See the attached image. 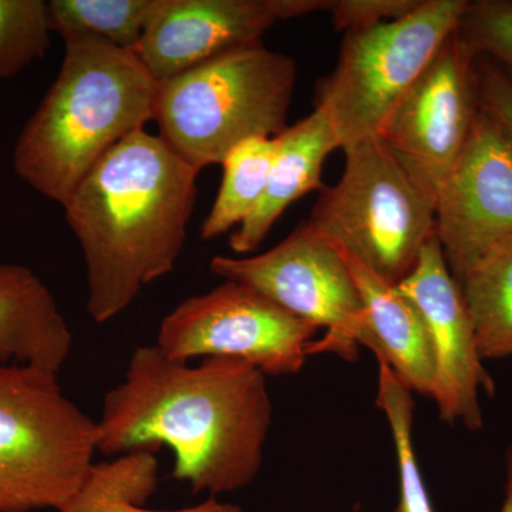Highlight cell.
I'll use <instances>...</instances> for the list:
<instances>
[{"label":"cell","instance_id":"6da1fadb","mask_svg":"<svg viewBox=\"0 0 512 512\" xmlns=\"http://www.w3.org/2000/svg\"><path fill=\"white\" fill-rule=\"evenodd\" d=\"M272 410L266 376L244 360L204 357L191 366L140 346L104 396L97 451L117 457L167 446L175 480L211 497L232 493L261 470Z\"/></svg>","mask_w":512,"mask_h":512},{"label":"cell","instance_id":"7a4b0ae2","mask_svg":"<svg viewBox=\"0 0 512 512\" xmlns=\"http://www.w3.org/2000/svg\"><path fill=\"white\" fill-rule=\"evenodd\" d=\"M195 170L146 130L113 148L63 205L86 264L87 312L106 323L170 274L197 202Z\"/></svg>","mask_w":512,"mask_h":512},{"label":"cell","instance_id":"3957f363","mask_svg":"<svg viewBox=\"0 0 512 512\" xmlns=\"http://www.w3.org/2000/svg\"><path fill=\"white\" fill-rule=\"evenodd\" d=\"M63 42L60 72L13 151L19 177L62 207L114 147L154 121L158 92L136 53L90 37Z\"/></svg>","mask_w":512,"mask_h":512},{"label":"cell","instance_id":"277c9868","mask_svg":"<svg viewBox=\"0 0 512 512\" xmlns=\"http://www.w3.org/2000/svg\"><path fill=\"white\" fill-rule=\"evenodd\" d=\"M296 79L295 60L262 42L214 57L158 82V136L197 171L222 164L249 138L284 133Z\"/></svg>","mask_w":512,"mask_h":512},{"label":"cell","instance_id":"5b68a950","mask_svg":"<svg viewBox=\"0 0 512 512\" xmlns=\"http://www.w3.org/2000/svg\"><path fill=\"white\" fill-rule=\"evenodd\" d=\"M97 421L57 373L0 363V512L59 511L94 466Z\"/></svg>","mask_w":512,"mask_h":512},{"label":"cell","instance_id":"8992f818","mask_svg":"<svg viewBox=\"0 0 512 512\" xmlns=\"http://www.w3.org/2000/svg\"><path fill=\"white\" fill-rule=\"evenodd\" d=\"M343 151L345 171L338 184L320 191L308 222L350 258L399 286L436 237V200L379 136Z\"/></svg>","mask_w":512,"mask_h":512},{"label":"cell","instance_id":"52a82bcc","mask_svg":"<svg viewBox=\"0 0 512 512\" xmlns=\"http://www.w3.org/2000/svg\"><path fill=\"white\" fill-rule=\"evenodd\" d=\"M467 5V0H421L406 18L345 33L338 64L316 97L342 150L379 134L456 32Z\"/></svg>","mask_w":512,"mask_h":512},{"label":"cell","instance_id":"ba28073f","mask_svg":"<svg viewBox=\"0 0 512 512\" xmlns=\"http://www.w3.org/2000/svg\"><path fill=\"white\" fill-rule=\"evenodd\" d=\"M212 274L262 293L326 335L308 353H335L355 362L362 342L365 306L345 252L308 221L264 254L217 255Z\"/></svg>","mask_w":512,"mask_h":512},{"label":"cell","instance_id":"9c48e42d","mask_svg":"<svg viewBox=\"0 0 512 512\" xmlns=\"http://www.w3.org/2000/svg\"><path fill=\"white\" fill-rule=\"evenodd\" d=\"M316 332L255 289L224 281L178 303L161 320L156 345L177 362L234 357L265 376H284L296 375L305 365Z\"/></svg>","mask_w":512,"mask_h":512},{"label":"cell","instance_id":"30bf717a","mask_svg":"<svg viewBox=\"0 0 512 512\" xmlns=\"http://www.w3.org/2000/svg\"><path fill=\"white\" fill-rule=\"evenodd\" d=\"M481 109L477 57L456 29L394 107L377 136L436 200Z\"/></svg>","mask_w":512,"mask_h":512},{"label":"cell","instance_id":"8fae6325","mask_svg":"<svg viewBox=\"0 0 512 512\" xmlns=\"http://www.w3.org/2000/svg\"><path fill=\"white\" fill-rule=\"evenodd\" d=\"M436 235L457 284L512 238V138L484 100L466 147L437 192Z\"/></svg>","mask_w":512,"mask_h":512},{"label":"cell","instance_id":"7c38bea8","mask_svg":"<svg viewBox=\"0 0 512 512\" xmlns=\"http://www.w3.org/2000/svg\"><path fill=\"white\" fill-rule=\"evenodd\" d=\"M329 0H163L136 56L156 82L262 42L279 20L326 12Z\"/></svg>","mask_w":512,"mask_h":512},{"label":"cell","instance_id":"4fadbf2b","mask_svg":"<svg viewBox=\"0 0 512 512\" xmlns=\"http://www.w3.org/2000/svg\"><path fill=\"white\" fill-rule=\"evenodd\" d=\"M397 288L419 308L429 328L436 360L431 399L441 419L471 431L483 429L480 394L494 396L495 383L478 353L473 323L437 235L427 242L412 275Z\"/></svg>","mask_w":512,"mask_h":512},{"label":"cell","instance_id":"5bb4252c","mask_svg":"<svg viewBox=\"0 0 512 512\" xmlns=\"http://www.w3.org/2000/svg\"><path fill=\"white\" fill-rule=\"evenodd\" d=\"M346 255V254H345ZM365 306L360 345L372 350L412 392L431 397L436 360L426 320L397 286L346 255Z\"/></svg>","mask_w":512,"mask_h":512},{"label":"cell","instance_id":"9a60e30c","mask_svg":"<svg viewBox=\"0 0 512 512\" xmlns=\"http://www.w3.org/2000/svg\"><path fill=\"white\" fill-rule=\"evenodd\" d=\"M278 150L268 187L255 211L229 238V247L247 255L261 247L269 231L293 202L312 191H322L326 157L338 150L339 141L325 111L316 107L308 117L276 137Z\"/></svg>","mask_w":512,"mask_h":512},{"label":"cell","instance_id":"2e32d148","mask_svg":"<svg viewBox=\"0 0 512 512\" xmlns=\"http://www.w3.org/2000/svg\"><path fill=\"white\" fill-rule=\"evenodd\" d=\"M72 349V330L49 286L28 266L0 264V363L59 375Z\"/></svg>","mask_w":512,"mask_h":512},{"label":"cell","instance_id":"e0dca14e","mask_svg":"<svg viewBox=\"0 0 512 512\" xmlns=\"http://www.w3.org/2000/svg\"><path fill=\"white\" fill-rule=\"evenodd\" d=\"M158 468L156 450L151 448L94 463L80 490L59 512H245L214 497L181 510H147L144 504L158 487Z\"/></svg>","mask_w":512,"mask_h":512},{"label":"cell","instance_id":"ac0fdd59","mask_svg":"<svg viewBox=\"0 0 512 512\" xmlns=\"http://www.w3.org/2000/svg\"><path fill=\"white\" fill-rule=\"evenodd\" d=\"M483 360H512V238L498 245L458 284Z\"/></svg>","mask_w":512,"mask_h":512},{"label":"cell","instance_id":"d6986e66","mask_svg":"<svg viewBox=\"0 0 512 512\" xmlns=\"http://www.w3.org/2000/svg\"><path fill=\"white\" fill-rule=\"evenodd\" d=\"M278 150L275 138L254 137L238 144L222 161L224 178L210 214L201 225V238L214 239L239 227L264 197Z\"/></svg>","mask_w":512,"mask_h":512},{"label":"cell","instance_id":"ffe728a7","mask_svg":"<svg viewBox=\"0 0 512 512\" xmlns=\"http://www.w3.org/2000/svg\"><path fill=\"white\" fill-rule=\"evenodd\" d=\"M163 0H52L50 25L63 40L90 37L134 52Z\"/></svg>","mask_w":512,"mask_h":512},{"label":"cell","instance_id":"44dd1931","mask_svg":"<svg viewBox=\"0 0 512 512\" xmlns=\"http://www.w3.org/2000/svg\"><path fill=\"white\" fill-rule=\"evenodd\" d=\"M379 363L377 407L392 430L399 470V504L396 512H434L413 444V392L384 362Z\"/></svg>","mask_w":512,"mask_h":512},{"label":"cell","instance_id":"7402d4cb","mask_svg":"<svg viewBox=\"0 0 512 512\" xmlns=\"http://www.w3.org/2000/svg\"><path fill=\"white\" fill-rule=\"evenodd\" d=\"M49 2L0 0V80L25 72L50 47Z\"/></svg>","mask_w":512,"mask_h":512},{"label":"cell","instance_id":"603a6c76","mask_svg":"<svg viewBox=\"0 0 512 512\" xmlns=\"http://www.w3.org/2000/svg\"><path fill=\"white\" fill-rule=\"evenodd\" d=\"M457 33L474 56L493 63L512 83V2H468Z\"/></svg>","mask_w":512,"mask_h":512},{"label":"cell","instance_id":"cb8c5ba5","mask_svg":"<svg viewBox=\"0 0 512 512\" xmlns=\"http://www.w3.org/2000/svg\"><path fill=\"white\" fill-rule=\"evenodd\" d=\"M421 0H329L332 22L340 32L373 28L406 18Z\"/></svg>","mask_w":512,"mask_h":512},{"label":"cell","instance_id":"d4e9b609","mask_svg":"<svg viewBox=\"0 0 512 512\" xmlns=\"http://www.w3.org/2000/svg\"><path fill=\"white\" fill-rule=\"evenodd\" d=\"M483 100L512 138V83L493 63L477 57Z\"/></svg>","mask_w":512,"mask_h":512},{"label":"cell","instance_id":"484cf974","mask_svg":"<svg viewBox=\"0 0 512 512\" xmlns=\"http://www.w3.org/2000/svg\"><path fill=\"white\" fill-rule=\"evenodd\" d=\"M505 463H507V484H505V498L501 512H512V447L508 450Z\"/></svg>","mask_w":512,"mask_h":512}]
</instances>
